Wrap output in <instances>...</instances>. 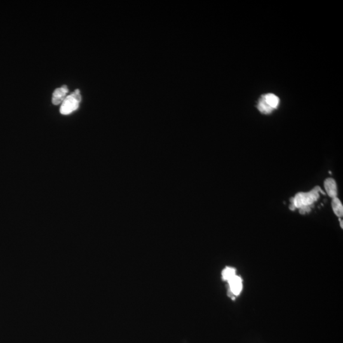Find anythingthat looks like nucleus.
<instances>
[{"instance_id": "1", "label": "nucleus", "mask_w": 343, "mask_h": 343, "mask_svg": "<svg viewBox=\"0 0 343 343\" xmlns=\"http://www.w3.org/2000/svg\"><path fill=\"white\" fill-rule=\"evenodd\" d=\"M319 192L325 194V193L318 186L311 191L307 193L300 192L297 193L294 198L291 199V202L296 208L301 209L306 206H312L313 204L319 198Z\"/></svg>"}, {"instance_id": "2", "label": "nucleus", "mask_w": 343, "mask_h": 343, "mask_svg": "<svg viewBox=\"0 0 343 343\" xmlns=\"http://www.w3.org/2000/svg\"><path fill=\"white\" fill-rule=\"evenodd\" d=\"M81 100V96L80 91L79 89H76L70 95L67 96L62 102L60 108V113L63 115H67L76 111L80 106Z\"/></svg>"}, {"instance_id": "3", "label": "nucleus", "mask_w": 343, "mask_h": 343, "mask_svg": "<svg viewBox=\"0 0 343 343\" xmlns=\"http://www.w3.org/2000/svg\"><path fill=\"white\" fill-rule=\"evenodd\" d=\"M280 104V99L273 93H266L261 96L257 103V109L263 114H268L276 109Z\"/></svg>"}, {"instance_id": "4", "label": "nucleus", "mask_w": 343, "mask_h": 343, "mask_svg": "<svg viewBox=\"0 0 343 343\" xmlns=\"http://www.w3.org/2000/svg\"><path fill=\"white\" fill-rule=\"evenodd\" d=\"M68 88L66 85H63L60 88H56L52 94V99L51 101L54 105H59L64 101L66 97L67 96Z\"/></svg>"}, {"instance_id": "5", "label": "nucleus", "mask_w": 343, "mask_h": 343, "mask_svg": "<svg viewBox=\"0 0 343 343\" xmlns=\"http://www.w3.org/2000/svg\"><path fill=\"white\" fill-rule=\"evenodd\" d=\"M230 285V294L231 296H238L242 290V280L241 278L235 275L228 281Z\"/></svg>"}, {"instance_id": "6", "label": "nucleus", "mask_w": 343, "mask_h": 343, "mask_svg": "<svg viewBox=\"0 0 343 343\" xmlns=\"http://www.w3.org/2000/svg\"><path fill=\"white\" fill-rule=\"evenodd\" d=\"M324 186L326 193L332 198L337 197V186L334 179L332 178L327 179L324 182Z\"/></svg>"}, {"instance_id": "7", "label": "nucleus", "mask_w": 343, "mask_h": 343, "mask_svg": "<svg viewBox=\"0 0 343 343\" xmlns=\"http://www.w3.org/2000/svg\"><path fill=\"white\" fill-rule=\"evenodd\" d=\"M332 206L334 214L338 217H342L343 215V206L342 203L337 197L332 198Z\"/></svg>"}, {"instance_id": "8", "label": "nucleus", "mask_w": 343, "mask_h": 343, "mask_svg": "<svg viewBox=\"0 0 343 343\" xmlns=\"http://www.w3.org/2000/svg\"><path fill=\"white\" fill-rule=\"evenodd\" d=\"M222 275H223V280L228 282L229 280H231L232 278H233L236 275H235V269L233 267H227L223 271Z\"/></svg>"}, {"instance_id": "9", "label": "nucleus", "mask_w": 343, "mask_h": 343, "mask_svg": "<svg viewBox=\"0 0 343 343\" xmlns=\"http://www.w3.org/2000/svg\"><path fill=\"white\" fill-rule=\"evenodd\" d=\"M299 212L301 214H305L306 213H308L310 212L311 210V208L310 206H306V207H303V208H301V209H299Z\"/></svg>"}, {"instance_id": "10", "label": "nucleus", "mask_w": 343, "mask_h": 343, "mask_svg": "<svg viewBox=\"0 0 343 343\" xmlns=\"http://www.w3.org/2000/svg\"><path fill=\"white\" fill-rule=\"evenodd\" d=\"M339 221H340V225H341V228H342V227H342V220H341V219H339Z\"/></svg>"}]
</instances>
